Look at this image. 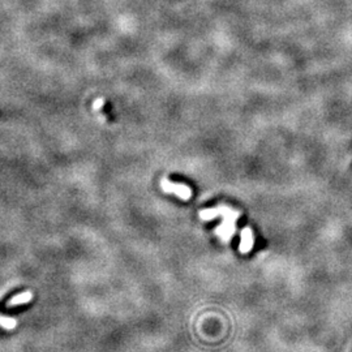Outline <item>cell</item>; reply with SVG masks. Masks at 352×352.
<instances>
[{
  "mask_svg": "<svg viewBox=\"0 0 352 352\" xmlns=\"http://www.w3.org/2000/svg\"><path fill=\"white\" fill-rule=\"evenodd\" d=\"M17 325V321L15 319H11V317H4V316H0V326L4 327L7 330H13Z\"/></svg>",
  "mask_w": 352,
  "mask_h": 352,
  "instance_id": "5b68a950",
  "label": "cell"
},
{
  "mask_svg": "<svg viewBox=\"0 0 352 352\" xmlns=\"http://www.w3.org/2000/svg\"><path fill=\"white\" fill-rule=\"evenodd\" d=\"M253 244H255V236H253L252 230L249 227H245L241 230V241L239 249L241 253H248L253 248Z\"/></svg>",
  "mask_w": 352,
  "mask_h": 352,
  "instance_id": "3957f363",
  "label": "cell"
},
{
  "mask_svg": "<svg viewBox=\"0 0 352 352\" xmlns=\"http://www.w3.org/2000/svg\"><path fill=\"white\" fill-rule=\"evenodd\" d=\"M104 103V100L102 99V98H98V99H96L94 100V103H93V106H94V110H99L100 108V106Z\"/></svg>",
  "mask_w": 352,
  "mask_h": 352,
  "instance_id": "8992f818",
  "label": "cell"
},
{
  "mask_svg": "<svg viewBox=\"0 0 352 352\" xmlns=\"http://www.w3.org/2000/svg\"><path fill=\"white\" fill-rule=\"evenodd\" d=\"M33 299V293L30 292V291H25V292H21L19 293L17 296L12 297L11 300L8 301V307L12 308V307H16V305H21V304H26V303H29L30 300Z\"/></svg>",
  "mask_w": 352,
  "mask_h": 352,
  "instance_id": "277c9868",
  "label": "cell"
},
{
  "mask_svg": "<svg viewBox=\"0 0 352 352\" xmlns=\"http://www.w3.org/2000/svg\"><path fill=\"white\" fill-rule=\"evenodd\" d=\"M240 213L234 209L228 208V206H218L215 209H205V210L200 211V218L204 221H209V219H214L217 217H222L223 223L221 226L215 228V234L218 235L222 240L228 241L231 236L235 234L236 231V219L239 218Z\"/></svg>",
  "mask_w": 352,
  "mask_h": 352,
  "instance_id": "6da1fadb",
  "label": "cell"
},
{
  "mask_svg": "<svg viewBox=\"0 0 352 352\" xmlns=\"http://www.w3.org/2000/svg\"><path fill=\"white\" fill-rule=\"evenodd\" d=\"M160 187L163 189L166 193H172V194H176L179 198L187 201L192 197V189L189 188L186 184H175V183H171L168 179L164 178L162 182H160Z\"/></svg>",
  "mask_w": 352,
  "mask_h": 352,
  "instance_id": "7a4b0ae2",
  "label": "cell"
}]
</instances>
